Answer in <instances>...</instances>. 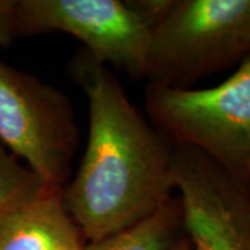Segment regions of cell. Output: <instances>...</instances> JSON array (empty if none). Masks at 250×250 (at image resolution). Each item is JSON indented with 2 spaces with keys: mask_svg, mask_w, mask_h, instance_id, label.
<instances>
[{
  "mask_svg": "<svg viewBox=\"0 0 250 250\" xmlns=\"http://www.w3.org/2000/svg\"><path fill=\"white\" fill-rule=\"evenodd\" d=\"M71 74L88 99V142L62 202L86 242L104 239L156 214L172 197V149L86 50Z\"/></svg>",
  "mask_w": 250,
  "mask_h": 250,
  "instance_id": "obj_1",
  "label": "cell"
},
{
  "mask_svg": "<svg viewBox=\"0 0 250 250\" xmlns=\"http://www.w3.org/2000/svg\"><path fill=\"white\" fill-rule=\"evenodd\" d=\"M145 104L177 145L202 152L250 190V56L213 88L147 85Z\"/></svg>",
  "mask_w": 250,
  "mask_h": 250,
  "instance_id": "obj_2",
  "label": "cell"
},
{
  "mask_svg": "<svg viewBox=\"0 0 250 250\" xmlns=\"http://www.w3.org/2000/svg\"><path fill=\"white\" fill-rule=\"evenodd\" d=\"M250 56V0H174L152 29L145 78L187 88Z\"/></svg>",
  "mask_w": 250,
  "mask_h": 250,
  "instance_id": "obj_3",
  "label": "cell"
},
{
  "mask_svg": "<svg viewBox=\"0 0 250 250\" xmlns=\"http://www.w3.org/2000/svg\"><path fill=\"white\" fill-rule=\"evenodd\" d=\"M71 100L0 60V142L47 185L62 188L78 147Z\"/></svg>",
  "mask_w": 250,
  "mask_h": 250,
  "instance_id": "obj_4",
  "label": "cell"
},
{
  "mask_svg": "<svg viewBox=\"0 0 250 250\" xmlns=\"http://www.w3.org/2000/svg\"><path fill=\"white\" fill-rule=\"evenodd\" d=\"M18 36L64 32L102 64L145 78L152 38L125 0H17Z\"/></svg>",
  "mask_w": 250,
  "mask_h": 250,
  "instance_id": "obj_5",
  "label": "cell"
},
{
  "mask_svg": "<svg viewBox=\"0 0 250 250\" xmlns=\"http://www.w3.org/2000/svg\"><path fill=\"white\" fill-rule=\"evenodd\" d=\"M172 184L193 250H250V190L193 147L172 149Z\"/></svg>",
  "mask_w": 250,
  "mask_h": 250,
  "instance_id": "obj_6",
  "label": "cell"
},
{
  "mask_svg": "<svg viewBox=\"0 0 250 250\" xmlns=\"http://www.w3.org/2000/svg\"><path fill=\"white\" fill-rule=\"evenodd\" d=\"M62 188L47 187L0 218V250H83L86 241L68 214Z\"/></svg>",
  "mask_w": 250,
  "mask_h": 250,
  "instance_id": "obj_7",
  "label": "cell"
},
{
  "mask_svg": "<svg viewBox=\"0 0 250 250\" xmlns=\"http://www.w3.org/2000/svg\"><path fill=\"white\" fill-rule=\"evenodd\" d=\"M181 224L179 203L172 199L142 223L104 239L86 242L83 250H166L175 239L177 228Z\"/></svg>",
  "mask_w": 250,
  "mask_h": 250,
  "instance_id": "obj_8",
  "label": "cell"
},
{
  "mask_svg": "<svg viewBox=\"0 0 250 250\" xmlns=\"http://www.w3.org/2000/svg\"><path fill=\"white\" fill-rule=\"evenodd\" d=\"M47 187L0 142V218L34 200Z\"/></svg>",
  "mask_w": 250,
  "mask_h": 250,
  "instance_id": "obj_9",
  "label": "cell"
},
{
  "mask_svg": "<svg viewBox=\"0 0 250 250\" xmlns=\"http://www.w3.org/2000/svg\"><path fill=\"white\" fill-rule=\"evenodd\" d=\"M129 7L142 18L143 21L154 28L170 11L174 0H126Z\"/></svg>",
  "mask_w": 250,
  "mask_h": 250,
  "instance_id": "obj_10",
  "label": "cell"
},
{
  "mask_svg": "<svg viewBox=\"0 0 250 250\" xmlns=\"http://www.w3.org/2000/svg\"><path fill=\"white\" fill-rule=\"evenodd\" d=\"M17 0H0V49H7L18 39Z\"/></svg>",
  "mask_w": 250,
  "mask_h": 250,
  "instance_id": "obj_11",
  "label": "cell"
},
{
  "mask_svg": "<svg viewBox=\"0 0 250 250\" xmlns=\"http://www.w3.org/2000/svg\"><path fill=\"white\" fill-rule=\"evenodd\" d=\"M166 250H193V246L188 236H182V238H175L166 248Z\"/></svg>",
  "mask_w": 250,
  "mask_h": 250,
  "instance_id": "obj_12",
  "label": "cell"
}]
</instances>
